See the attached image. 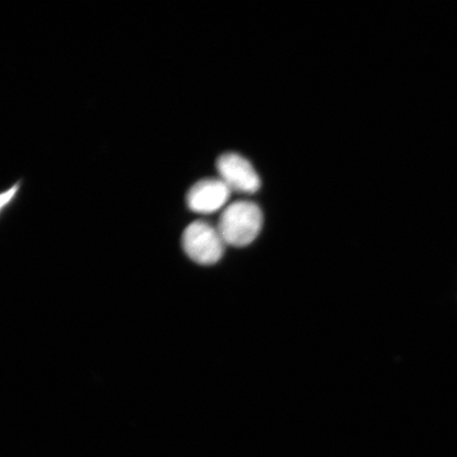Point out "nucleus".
Returning <instances> with one entry per match:
<instances>
[{"instance_id": "f03ea898", "label": "nucleus", "mask_w": 457, "mask_h": 457, "mask_svg": "<svg viewBox=\"0 0 457 457\" xmlns=\"http://www.w3.org/2000/svg\"><path fill=\"white\" fill-rule=\"evenodd\" d=\"M225 245L219 228L203 220L192 222L182 236L185 253L200 265L210 266L220 262L224 255Z\"/></svg>"}, {"instance_id": "20e7f679", "label": "nucleus", "mask_w": 457, "mask_h": 457, "mask_svg": "<svg viewBox=\"0 0 457 457\" xmlns=\"http://www.w3.org/2000/svg\"><path fill=\"white\" fill-rule=\"evenodd\" d=\"M231 192V188L220 179H204L190 188L187 195V203L193 212L214 213L225 207Z\"/></svg>"}, {"instance_id": "f257e3e1", "label": "nucleus", "mask_w": 457, "mask_h": 457, "mask_svg": "<svg viewBox=\"0 0 457 457\" xmlns=\"http://www.w3.org/2000/svg\"><path fill=\"white\" fill-rule=\"evenodd\" d=\"M264 214L260 205L250 200H238L224 210L217 228L226 245L245 247L260 236Z\"/></svg>"}, {"instance_id": "7ed1b4c3", "label": "nucleus", "mask_w": 457, "mask_h": 457, "mask_svg": "<svg viewBox=\"0 0 457 457\" xmlns=\"http://www.w3.org/2000/svg\"><path fill=\"white\" fill-rule=\"evenodd\" d=\"M220 179L231 188L245 194H253L262 187L261 177L253 164L237 153H226L216 162Z\"/></svg>"}, {"instance_id": "39448f33", "label": "nucleus", "mask_w": 457, "mask_h": 457, "mask_svg": "<svg viewBox=\"0 0 457 457\" xmlns=\"http://www.w3.org/2000/svg\"><path fill=\"white\" fill-rule=\"evenodd\" d=\"M17 188H19V187L14 186L13 187H11L10 190L3 194L2 200H0V205H2V208H4V205L14 197Z\"/></svg>"}]
</instances>
